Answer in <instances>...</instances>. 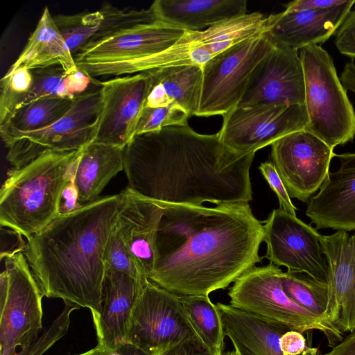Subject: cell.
I'll return each mask as SVG.
<instances>
[{"label": "cell", "mask_w": 355, "mask_h": 355, "mask_svg": "<svg viewBox=\"0 0 355 355\" xmlns=\"http://www.w3.org/2000/svg\"><path fill=\"white\" fill-rule=\"evenodd\" d=\"M76 355H104V353L98 347L96 346V347L90 350H88L84 353Z\"/></svg>", "instance_id": "obj_45"}, {"label": "cell", "mask_w": 355, "mask_h": 355, "mask_svg": "<svg viewBox=\"0 0 355 355\" xmlns=\"http://www.w3.org/2000/svg\"><path fill=\"white\" fill-rule=\"evenodd\" d=\"M254 153L227 146L218 133L189 125L135 135L123 148L129 190L157 203L202 205L248 203Z\"/></svg>", "instance_id": "obj_2"}, {"label": "cell", "mask_w": 355, "mask_h": 355, "mask_svg": "<svg viewBox=\"0 0 355 355\" xmlns=\"http://www.w3.org/2000/svg\"><path fill=\"white\" fill-rule=\"evenodd\" d=\"M101 109L93 142L124 148L135 135L148 95V72L100 82Z\"/></svg>", "instance_id": "obj_15"}, {"label": "cell", "mask_w": 355, "mask_h": 355, "mask_svg": "<svg viewBox=\"0 0 355 355\" xmlns=\"http://www.w3.org/2000/svg\"><path fill=\"white\" fill-rule=\"evenodd\" d=\"M324 355H355V331L350 333Z\"/></svg>", "instance_id": "obj_42"}, {"label": "cell", "mask_w": 355, "mask_h": 355, "mask_svg": "<svg viewBox=\"0 0 355 355\" xmlns=\"http://www.w3.org/2000/svg\"><path fill=\"white\" fill-rule=\"evenodd\" d=\"M194 331L215 355H222L225 333L220 311L209 295H180Z\"/></svg>", "instance_id": "obj_30"}, {"label": "cell", "mask_w": 355, "mask_h": 355, "mask_svg": "<svg viewBox=\"0 0 355 355\" xmlns=\"http://www.w3.org/2000/svg\"><path fill=\"white\" fill-rule=\"evenodd\" d=\"M144 285L124 272L106 269L101 308L92 316L96 346L103 352L128 343L132 313Z\"/></svg>", "instance_id": "obj_19"}, {"label": "cell", "mask_w": 355, "mask_h": 355, "mask_svg": "<svg viewBox=\"0 0 355 355\" xmlns=\"http://www.w3.org/2000/svg\"><path fill=\"white\" fill-rule=\"evenodd\" d=\"M338 51L353 60L355 58V9L350 10L336 33Z\"/></svg>", "instance_id": "obj_37"}, {"label": "cell", "mask_w": 355, "mask_h": 355, "mask_svg": "<svg viewBox=\"0 0 355 355\" xmlns=\"http://www.w3.org/2000/svg\"><path fill=\"white\" fill-rule=\"evenodd\" d=\"M270 146L271 162L290 197L308 202L328 176L336 155L334 149L305 130L287 135Z\"/></svg>", "instance_id": "obj_14"}, {"label": "cell", "mask_w": 355, "mask_h": 355, "mask_svg": "<svg viewBox=\"0 0 355 355\" xmlns=\"http://www.w3.org/2000/svg\"><path fill=\"white\" fill-rule=\"evenodd\" d=\"M273 45L265 31L233 45L203 65L196 116H223L236 107L254 70Z\"/></svg>", "instance_id": "obj_9"}, {"label": "cell", "mask_w": 355, "mask_h": 355, "mask_svg": "<svg viewBox=\"0 0 355 355\" xmlns=\"http://www.w3.org/2000/svg\"><path fill=\"white\" fill-rule=\"evenodd\" d=\"M308 125L304 104L236 106L223 115L218 133L234 151L255 153L287 135L306 130Z\"/></svg>", "instance_id": "obj_11"}, {"label": "cell", "mask_w": 355, "mask_h": 355, "mask_svg": "<svg viewBox=\"0 0 355 355\" xmlns=\"http://www.w3.org/2000/svg\"><path fill=\"white\" fill-rule=\"evenodd\" d=\"M329 266L327 318L341 333L355 331V233L322 235Z\"/></svg>", "instance_id": "obj_18"}, {"label": "cell", "mask_w": 355, "mask_h": 355, "mask_svg": "<svg viewBox=\"0 0 355 355\" xmlns=\"http://www.w3.org/2000/svg\"><path fill=\"white\" fill-rule=\"evenodd\" d=\"M101 109L100 86L76 97L68 112L42 130L26 133L6 146L12 168H20L46 152L80 150L93 142Z\"/></svg>", "instance_id": "obj_10"}, {"label": "cell", "mask_w": 355, "mask_h": 355, "mask_svg": "<svg viewBox=\"0 0 355 355\" xmlns=\"http://www.w3.org/2000/svg\"><path fill=\"white\" fill-rule=\"evenodd\" d=\"M155 355H215L198 336L187 337Z\"/></svg>", "instance_id": "obj_38"}, {"label": "cell", "mask_w": 355, "mask_h": 355, "mask_svg": "<svg viewBox=\"0 0 355 355\" xmlns=\"http://www.w3.org/2000/svg\"><path fill=\"white\" fill-rule=\"evenodd\" d=\"M339 169L329 172L318 192L308 201L305 214L315 229L355 230V153L335 155Z\"/></svg>", "instance_id": "obj_20"}, {"label": "cell", "mask_w": 355, "mask_h": 355, "mask_svg": "<svg viewBox=\"0 0 355 355\" xmlns=\"http://www.w3.org/2000/svg\"><path fill=\"white\" fill-rule=\"evenodd\" d=\"M259 169L270 188L276 193L279 200V207L296 216L297 209L293 204L286 187L273 164L268 161L262 162L259 165Z\"/></svg>", "instance_id": "obj_36"}, {"label": "cell", "mask_w": 355, "mask_h": 355, "mask_svg": "<svg viewBox=\"0 0 355 355\" xmlns=\"http://www.w3.org/2000/svg\"><path fill=\"white\" fill-rule=\"evenodd\" d=\"M150 89L144 106L157 107L175 104L190 116L197 115L202 85V68L178 65L147 71Z\"/></svg>", "instance_id": "obj_25"}, {"label": "cell", "mask_w": 355, "mask_h": 355, "mask_svg": "<svg viewBox=\"0 0 355 355\" xmlns=\"http://www.w3.org/2000/svg\"><path fill=\"white\" fill-rule=\"evenodd\" d=\"M355 0L320 10L284 11L268 17V33L277 42L299 51L319 45L336 33Z\"/></svg>", "instance_id": "obj_22"}, {"label": "cell", "mask_w": 355, "mask_h": 355, "mask_svg": "<svg viewBox=\"0 0 355 355\" xmlns=\"http://www.w3.org/2000/svg\"><path fill=\"white\" fill-rule=\"evenodd\" d=\"M53 66L61 67L69 73L79 70L49 8L45 7L25 47L8 71Z\"/></svg>", "instance_id": "obj_27"}, {"label": "cell", "mask_w": 355, "mask_h": 355, "mask_svg": "<svg viewBox=\"0 0 355 355\" xmlns=\"http://www.w3.org/2000/svg\"><path fill=\"white\" fill-rule=\"evenodd\" d=\"M281 282L283 290L292 300L330 323L326 315L329 301L327 282L318 281L304 272L288 270L282 272Z\"/></svg>", "instance_id": "obj_31"}, {"label": "cell", "mask_w": 355, "mask_h": 355, "mask_svg": "<svg viewBox=\"0 0 355 355\" xmlns=\"http://www.w3.org/2000/svg\"><path fill=\"white\" fill-rule=\"evenodd\" d=\"M305 84L304 105L309 116L305 130L331 148L355 138V111L338 78L334 60L320 45L299 50Z\"/></svg>", "instance_id": "obj_6"}, {"label": "cell", "mask_w": 355, "mask_h": 355, "mask_svg": "<svg viewBox=\"0 0 355 355\" xmlns=\"http://www.w3.org/2000/svg\"><path fill=\"white\" fill-rule=\"evenodd\" d=\"M119 196L116 228L138 267L149 279L157 259V230L164 207L127 188Z\"/></svg>", "instance_id": "obj_21"}, {"label": "cell", "mask_w": 355, "mask_h": 355, "mask_svg": "<svg viewBox=\"0 0 355 355\" xmlns=\"http://www.w3.org/2000/svg\"><path fill=\"white\" fill-rule=\"evenodd\" d=\"M282 272L272 263L252 267L229 289L230 305L301 333L319 330L325 335L331 347L341 342L343 333L286 295L282 286Z\"/></svg>", "instance_id": "obj_7"}, {"label": "cell", "mask_w": 355, "mask_h": 355, "mask_svg": "<svg viewBox=\"0 0 355 355\" xmlns=\"http://www.w3.org/2000/svg\"><path fill=\"white\" fill-rule=\"evenodd\" d=\"M104 262L105 269L110 268L124 272L144 284L149 281L139 269L125 246L116 223L107 242L104 252Z\"/></svg>", "instance_id": "obj_34"}, {"label": "cell", "mask_w": 355, "mask_h": 355, "mask_svg": "<svg viewBox=\"0 0 355 355\" xmlns=\"http://www.w3.org/2000/svg\"><path fill=\"white\" fill-rule=\"evenodd\" d=\"M123 148L92 142L82 150L74 174L82 207L98 200L112 178L123 170Z\"/></svg>", "instance_id": "obj_26"}, {"label": "cell", "mask_w": 355, "mask_h": 355, "mask_svg": "<svg viewBox=\"0 0 355 355\" xmlns=\"http://www.w3.org/2000/svg\"><path fill=\"white\" fill-rule=\"evenodd\" d=\"M0 275V355H14L42 329L44 296L22 252L6 255Z\"/></svg>", "instance_id": "obj_8"}, {"label": "cell", "mask_w": 355, "mask_h": 355, "mask_svg": "<svg viewBox=\"0 0 355 355\" xmlns=\"http://www.w3.org/2000/svg\"><path fill=\"white\" fill-rule=\"evenodd\" d=\"M198 336L180 295L151 282L144 285L135 307L128 343L155 355L182 339Z\"/></svg>", "instance_id": "obj_12"}, {"label": "cell", "mask_w": 355, "mask_h": 355, "mask_svg": "<svg viewBox=\"0 0 355 355\" xmlns=\"http://www.w3.org/2000/svg\"><path fill=\"white\" fill-rule=\"evenodd\" d=\"M61 313L44 331L31 345L17 351L14 355H43L67 334L70 324L71 313L78 309L77 305L64 303Z\"/></svg>", "instance_id": "obj_35"}, {"label": "cell", "mask_w": 355, "mask_h": 355, "mask_svg": "<svg viewBox=\"0 0 355 355\" xmlns=\"http://www.w3.org/2000/svg\"><path fill=\"white\" fill-rule=\"evenodd\" d=\"M347 0H295L284 5L285 10L300 11L306 10H320L340 6Z\"/></svg>", "instance_id": "obj_41"}, {"label": "cell", "mask_w": 355, "mask_h": 355, "mask_svg": "<svg viewBox=\"0 0 355 355\" xmlns=\"http://www.w3.org/2000/svg\"><path fill=\"white\" fill-rule=\"evenodd\" d=\"M120 205L109 196L68 214L58 215L27 239L24 254L44 295L87 308H101L105 277L104 252Z\"/></svg>", "instance_id": "obj_3"}, {"label": "cell", "mask_w": 355, "mask_h": 355, "mask_svg": "<svg viewBox=\"0 0 355 355\" xmlns=\"http://www.w3.org/2000/svg\"><path fill=\"white\" fill-rule=\"evenodd\" d=\"M82 150L46 152L10 170L0 192L1 227L28 239L51 223L59 214L62 190Z\"/></svg>", "instance_id": "obj_5"}, {"label": "cell", "mask_w": 355, "mask_h": 355, "mask_svg": "<svg viewBox=\"0 0 355 355\" xmlns=\"http://www.w3.org/2000/svg\"><path fill=\"white\" fill-rule=\"evenodd\" d=\"M78 159L79 158L75 163L62 190L60 201L59 214H68L82 208L78 201V193L74 184V174Z\"/></svg>", "instance_id": "obj_39"}, {"label": "cell", "mask_w": 355, "mask_h": 355, "mask_svg": "<svg viewBox=\"0 0 355 355\" xmlns=\"http://www.w3.org/2000/svg\"><path fill=\"white\" fill-rule=\"evenodd\" d=\"M222 355H239V354L235 350H233V351H228V352H224L222 354Z\"/></svg>", "instance_id": "obj_46"}, {"label": "cell", "mask_w": 355, "mask_h": 355, "mask_svg": "<svg viewBox=\"0 0 355 355\" xmlns=\"http://www.w3.org/2000/svg\"><path fill=\"white\" fill-rule=\"evenodd\" d=\"M119 349L123 355H149L143 349L130 343L123 345Z\"/></svg>", "instance_id": "obj_44"}, {"label": "cell", "mask_w": 355, "mask_h": 355, "mask_svg": "<svg viewBox=\"0 0 355 355\" xmlns=\"http://www.w3.org/2000/svg\"><path fill=\"white\" fill-rule=\"evenodd\" d=\"M225 335L232 341L239 355H284L280 338L288 327L252 313L218 302ZM300 355H319L309 347Z\"/></svg>", "instance_id": "obj_23"}, {"label": "cell", "mask_w": 355, "mask_h": 355, "mask_svg": "<svg viewBox=\"0 0 355 355\" xmlns=\"http://www.w3.org/2000/svg\"><path fill=\"white\" fill-rule=\"evenodd\" d=\"M263 258L288 271L304 272L327 283L329 266L320 243L321 234L282 208L273 209L263 221Z\"/></svg>", "instance_id": "obj_13"}, {"label": "cell", "mask_w": 355, "mask_h": 355, "mask_svg": "<svg viewBox=\"0 0 355 355\" xmlns=\"http://www.w3.org/2000/svg\"><path fill=\"white\" fill-rule=\"evenodd\" d=\"M160 204L151 282L178 295H209L262 262L263 221L248 203Z\"/></svg>", "instance_id": "obj_1"}, {"label": "cell", "mask_w": 355, "mask_h": 355, "mask_svg": "<svg viewBox=\"0 0 355 355\" xmlns=\"http://www.w3.org/2000/svg\"><path fill=\"white\" fill-rule=\"evenodd\" d=\"M33 83L31 70L24 67L7 71L1 80L0 125L15 113L20 98L30 89Z\"/></svg>", "instance_id": "obj_32"}, {"label": "cell", "mask_w": 355, "mask_h": 355, "mask_svg": "<svg viewBox=\"0 0 355 355\" xmlns=\"http://www.w3.org/2000/svg\"><path fill=\"white\" fill-rule=\"evenodd\" d=\"M184 31L159 19L151 6L128 8L119 20L94 36L74 60L78 69L94 80L145 73L152 60Z\"/></svg>", "instance_id": "obj_4"}, {"label": "cell", "mask_w": 355, "mask_h": 355, "mask_svg": "<svg viewBox=\"0 0 355 355\" xmlns=\"http://www.w3.org/2000/svg\"><path fill=\"white\" fill-rule=\"evenodd\" d=\"M75 99L49 96L21 107L0 125V134L5 146L26 133L50 126L68 112Z\"/></svg>", "instance_id": "obj_28"}, {"label": "cell", "mask_w": 355, "mask_h": 355, "mask_svg": "<svg viewBox=\"0 0 355 355\" xmlns=\"http://www.w3.org/2000/svg\"><path fill=\"white\" fill-rule=\"evenodd\" d=\"M280 347L284 355H300L308 348L302 334L293 329L281 336Z\"/></svg>", "instance_id": "obj_40"}, {"label": "cell", "mask_w": 355, "mask_h": 355, "mask_svg": "<svg viewBox=\"0 0 355 355\" xmlns=\"http://www.w3.org/2000/svg\"><path fill=\"white\" fill-rule=\"evenodd\" d=\"M273 42L272 49L254 70L238 107L304 104V76L299 51Z\"/></svg>", "instance_id": "obj_16"}, {"label": "cell", "mask_w": 355, "mask_h": 355, "mask_svg": "<svg viewBox=\"0 0 355 355\" xmlns=\"http://www.w3.org/2000/svg\"><path fill=\"white\" fill-rule=\"evenodd\" d=\"M125 10L106 3L98 10L58 15L53 17L69 50L74 56L94 36L118 21Z\"/></svg>", "instance_id": "obj_29"}, {"label": "cell", "mask_w": 355, "mask_h": 355, "mask_svg": "<svg viewBox=\"0 0 355 355\" xmlns=\"http://www.w3.org/2000/svg\"><path fill=\"white\" fill-rule=\"evenodd\" d=\"M344 88L355 94V64L353 60L347 62L340 76Z\"/></svg>", "instance_id": "obj_43"}, {"label": "cell", "mask_w": 355, "mask_h": 355, "mask_svg": "<svg viewBox=\"0 0 355 355\" xmlns=\"http://www.w3.org/2000/svg\"><path fill=\"white\" fill-rule=\"evenodd\" d=\"M261 29L260 15L252 12L203 31H185L170 48L152 60L148 70L178 65L202 67L215 55L257 35Z\"/></svg>", "instance_id": "obj_17"}, {"label": "cell", "mask_w": 355, "mask_h": 355, "mask_svg": "<svg viewBox=\"0 0 355 355\" xmlns=\"http://www.w3.org/2000/svg\"><path fill=\"white\" fill-rule=\"evenodd\" d=\"M151 6L159 19L185 31H203L247 14L245 0H156Z\"/></svg>", "instance_id": "obj_24"}, {"label": "cell", "mask_w": 355, "mask_h": 355, "mask_svg": "<svg viewBox=\"0 0 355 355\" xmlns=\"http://www.w3.org/2000/svg\"><path fill=\"white\" fill-rule=\"evenodd\" d=\"M189 117L184 109L175 104L157 107L144 106L137 122L135 135L160 130L168 126H185L188 125Z\"/></svg>", "instance_id": "obj_33"}]
</instances>
